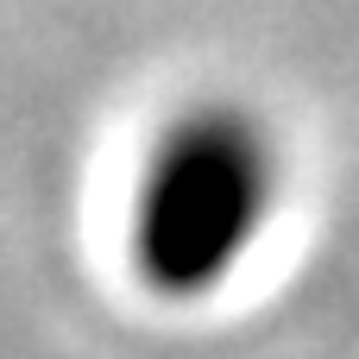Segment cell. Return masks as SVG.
Instances as JSON below:
<instances>
[{
	"label": "cell",
	"mask_w": 359,
	"mask_h": 359,
	"mask_svg": "<svg viewBox=\"0 0 359 359\" xmlns=\"http://www.w3.org/2000/svg\"><path fill=\"white\" fill-rule=\"evenodd\" d=\"M278 208V139L233 101L164 126L133 196V265L158 297H208L233 278Z\"/></svg>",
	"instance_id": "6da1fadb"
}]
</instances>
